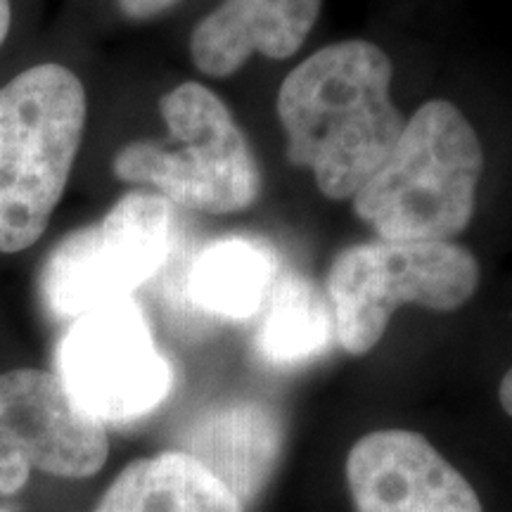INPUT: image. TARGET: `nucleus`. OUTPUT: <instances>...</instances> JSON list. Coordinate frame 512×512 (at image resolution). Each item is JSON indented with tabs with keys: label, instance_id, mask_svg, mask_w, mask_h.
<instances>
[{
	"label": "nucleus",
	"instance_id": "f257e3e1",
	"mask_svg": "<svg viewBox=\"0 0 512 512\" xmlns=\"http://www.w3.org/2000/svg\"><path fill=\"white\" fill-rule=\"evenodd\" d=\"M392 79V60L370 41L332 43L285 76L278 117L287 157L311 169L330 200H354L394 150L406 121Z\"/></svg>",
	"mask_w": 512,
	"mask_h": 512
},
{
	"label": "nucleus",
	"instance_id": "f03ea898",
	"mask_svg": "<svg viewBox=\"0 0 512 512\" xmlns=\"http://www.w3.org/2000/svg\"><path fill=\"white\" fill-rule=\"evenodd\" d=\"M482 171V143L465 114L430 100L351 202L380 240L451 242L470 226Z\"/></svg>",
	"mask_w": 512,
	"mask_h": 512
},
{
	"label": "nucleus",
	"instance_id": "7ed1b4c3",
	"mask_svg": "<svg viewBox=\"0 0 512 512\" xmlns=\"http://www.w3.org/2000/svg\"><path fill=\"white\" fill-rule=\"evenodd\" d=\"M86 88L46 62L0 86V252L36 245L60 204L86 128Z\"/></svg>",
	"mask_w": 512,
	"mask_h": 512
},
{
	"label": "nucleus",
	"instance_id": "20e7f679",
	"mask_svg": "<svg viewBox=\"0 0 512 512\" xmlns=\"http://www.w3.org/2000/svg\"><path fill=\"white\" fill-rule=\"evenodd\" d=\"M159 114L169 140L121 147L114 176L204 214H238L252 207L261 190L259 166L226 102L202 83L188 81L159 100Z\"/></svg>",
	"mask_w": 512,
	"mask_h": 512
},
{
	"label": "nucleus",
	"instance_id": "39448f33",
	"mask_svg": "<svg viewBox=\"0 0 512 512\" xmlns=\"http://www.w3.org/2000/svg\"><path fill=\"white\" fill-rule=\"evenodd\" d=\"M479 287L477 256L456 242L375 240L332 261L328 297L335 339L351 356L375 349L399 306L456 311Z\"/></svg>",
	"mask_w": 512,
	"mask_h": 512
},
{
	"label": "nucleus",
	"instance_id": "423d86ee",
	"mask_svg": "<svg viewBox=\"0 0 512 512\" xmlns=\"http://www.w3.org/2000/svg\"><path fill=\"white\" fill-rule=\"evenodd\" d=\"M174 207L157 192H128L93 226L67 235L41 273L50 313L74 320L131 299L155 278L174 247Z\"/></svg>",
	"mask_w": 512,
	"mask_h": 512
},
{
	"label": "nucleus",
	"instance_id": "0eeeda50",
	"mask_svg": "<svg viewBox=\"0 0 512 512\" xmlns=\"http://www.w3.org/2000/svg\"><path fill=\"white\" fill-rule=\"evenodd\" d=\"M57 380L102 425H131L166 401L174 368L133 299L74 318L57 347Z\"/></svg>",
	"mask_w": 512,
	"mask_h": 512
},
{
	"label": "nucleus",
	"instance_id": "6e6552de",
	"mask_svg": "<svg viewBox=\"0 0 512 512\" xmlns=\"http://www.w3.org/2000/svg\"><path fill=\"white\" fill-rule=\"evenodd\" d=\"M107 453L105 425L81 411L55 375L36 368L0 375V496L22 491L31 470L91 477Z\"/></svg>",
	"mask_w": 512,
	"mask_h": 512
},
{
	"label": "nucleus",
	"instance_id": "1a4fd4ad",
	"mask_svg": "<svg viewBox=\"0 0 512 512\" xmlns=\"http://www.w3.org/2000/svg\"><path fill=\"white\" fill-rule=\"evenodd\" d=\"M356 512H484L477 491L418 432H370L351 446Z\"/></svg>",
	"mask_w": 512,
	"mask_h": 512
},
{
	"label": "nucleus",
	"instance_id": "9d476101",
	"mask_svg": "<svg viewBox=\"0 0 512 512\" xmlns=\"http://www.w3.org/2000/svg\"><path fill=\"white\" fill-rule=\"evenodd\" d=\"M320 0H223L197 24L190 57L202 74H235L254 53L285 60L309 38Z\"/></svg>",
	"mask_w": 512,
	"mask_h": 512
},
{
	"label": "nucleus",
	"instance_id": "9b49d317",
	"mask_svg": "<svg viewBox=\"0 0 512 512\" xmlns=\"http://www.w3.org/2000/svg\"><path fill=\"white\" fill-rule=\"evenodd\" d=\"M285 427L264 401H235L202 415L188 451L245 505L259 496L283 453Z\"/></svg>",
	"mask_w": 512,
	"mask_h": 512
},
{
	"label": "nucleus",
	"instance_id": "f8f14e48",
	"mask_svg": "<svg viewBox=\"0 0 512 512\" xmlns=\"http://www.w3.org/2000/svg\"><path fill=\"white\" fill-rule=\"evenodd\" d=\"M95 512H242L240 498L185 451L128 463Z\"/></svg>",
	"mask_w": 512,
	"mask_h": 512
},
{
	"label": "nucleus",
	"instance_id": "ddd939ff",
	"mask_svg": "<svg viewBox=\"0 0 512 512\" xmlns=\"http://www.w3.org/2000/svg\"><path fill=\"white\" fill-rule=\"evenodd\" d=\"M278 271V254L271 242L228 235L204 247L192 261L188 294L192 304L209 316L247 320L264 309Z\"/></svg>",
	"mask_w": 512,
	"mask_h": 512
},
{
	"label": "nucleus",
	"instance_id": "4468645a",
	"mask_svg": "<svg viewBox=\"0 0 512 512\" xmlns=\"http://www.w3.org/2000/svg\"><path fill=\"white\" fill-rule=\"evenodd\" d=\"M254 337L256 354L271 366H302L323 356L335 337L328 297L299 273L278 275Z\"/></svg>",
	"mask_w": 512,
	"mask_h": 512
},
{
	"label": "nucleus",
	"instance_id": "2eb2a0df",
	"mask_svg": "<svg viewBox=\"0 0 512 512\" xmlns=\"http://www.w3.org/2000/svg\"><path fill=\"white\" fill-rule=\"evenodd\" d=\"M176 3L178 0H119V8L131 19H152Z\"/></svg>",
	"mask_w": 512,
	"mask_h": 512
},
{
	"label": "nucleus",
	"instance_id": "dca6fc26",
	"mask_svg": "<svg viewBox=\"0 0 512 512\" xmlns=\"http://www.w3.org/2000/svg\"><path fill=\"white\" fill-rule=\"evenodd\" d=\"M498 399H501V406L503 411L510 415L512 418V368L505 373L503 382H501V389H498Z\"/></svg>",
	"mask_w": 512,
	"mask_h": 512
},
{
	"label": "nucleus",
	"instance_id": "f3484780",
	"mask_svg": "<svg viewBox=\"0 0 512 512\" xmlns=\"http://www.w3.org/2000/svg\"><path fill=\"white\" fill-rule=\"evenodd\" d=\"M10 24H12V5H10V0H0V46H3L5 38H8Z\"/></svg>",
	"mask_w": 512,
	"mask_h": 512
},
{
	"label": "nucleus",
	"instance_id": "a211bd4d",
	"mask_svg": "<svg viewBox=\"0 0 512 512\" xmlns=\"http://www.w3.org/2000/svg\"><path fill=\"white\" fill-rule=\"evenodd\" d=\"M0 512H5V510H0Z\"/></svg>",
	"mask_w": 512,
	"mask_h": 512
}]
</instances>
